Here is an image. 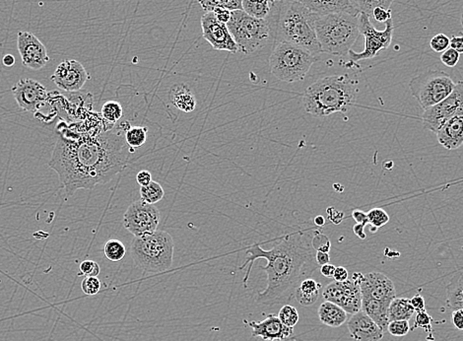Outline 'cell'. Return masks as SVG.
<instances>
[{
	"label": "cell",
	"mask_w": 463,
	"mask_h": 341,
	"mask_svg": "<svg viewBox=\"0 0 463 341\" xmlns=\"http://www.w3.org/2000/svg\"><path fill=\"white\" fill-rule=\"evenodd\" d=\"M387 331L393 336H405L410 331L409 321H391L387 326Z\"/></svg>",
	"instance_id": "obj_40"
},
{
	"label": "cell",
	"mask_w": 463,
	"mask_h": 341,
	"mask_svg": "<svg viewBox=\"0 0 463 341\" xmlns=\"http://www.w3.org/2000/svg\"><path fill=\"white\" fill-rule=\"evenodd\" d=\"M122 113H124L122 106L117 101L106 102L101 108V116L108 124L115 125V122H119L122 117Z\"/></svg>",
	"instance_id": "obj_35"
},
{
	"label": "cell",
	"mask_w": 463,
	"mask_h": 341,
	"mask_svg": "<svg viewBox=\"0 0 463 341\" xmlns=\"http://www.w3.org/2000/svg\"><path fill=\"white\" fill-rule=\"evenodd\" d=\"M2 63L7 68H11V66L15 65V58H14L13 54H6L3 59H2Z\"/></svg>",
	"instance_id": "obj_56"
},
{
	"label": "cell",
	"mask_w": 463,
	"mask_h": 341,
	"mask_svg": "<svg viewBox=\"0 0 463 341\" xmlns=\"http://www.w3.org/2000/svg\"><path fill=\"white\" fill-rule=\"evenodd\" d=\"M306 7L313 13L323 15V14L333 13V12H350L359 13L352 6L349 0H294Z\"/></svg>",
	"instance_id": "obj_22"
},
{
	"label": "cell",
	"mask_w": 463,
	"mask_h": 341,
	"mask_svg": "<svg viewBox=\"0 0 463 341\" xmlns=\"http://www.w3.org/2000/svg\"><path fill=\"white\" fill-rule=\"evenodd\" d=\"M124 134L119 129L95 136H58L49 166L60 177L67 196L107 184L127 167L134 149L127 145Z\"/></svg>",
	"instance_id": "obj_1"
},
{
	"label": "cell",
	"mask_w": 463,
	"mask_h": 341,
	"mask_svg": "<svg viewBox=\"0 0 463 341\" xmlns=\"http://www.w3.org/2000/svg\"><path fill=\"white\" fill-rule=\"evenodd\" d=\"M244 324L252 328V338H261L264 341H287L294 336V328H289L281 323L278 316L268 315L261 322L247 321Z\"/></svg>",
	"instance_id": "obj_18"
},
{
	"label": "cell",
	"mask_w": 463,
	"mask_h": 341,
	"mask_svg": "<svg viewBox=\"0 0 463 341\" xmlns=\"http://www.w3.org/2000/svg\"><path fill=\"white\" fill-rule=\"evenodd\" d=\"M321 284L315 279L306 278L300 283L295 292V300L304 307L315 304L320 298Z\"/></svg>",
	"instance_id": "obj_26"
},
{
	"label": "cell",
	"mask_w": 463,
	"mask_h": 341,
	"mask_svg": "<svg viewBox=\"0 0 463 341\" xmlns=\"http://www.w3.org/2000/svg\"><path fill=\"white\" fill-rule=\"evenodd\" d=\"M386 28L377 31L371 22L370 17L365 13H359V31L365 39V49L361 53L351 51L348 53L352 65L360 61L374 58L380 51H386L391 46L393 37V20L389 19L386 23Z\"/></svg>",
	"instance_id": "obj_10"
},
{
	"label": "cell",
	"mask_w": 463,
	"mask_h": 341,
	"mask_svg": "<svg viewBox=\"0 0 463 341\" xmlns=\"http://www.w3.org/2000/svg\"><path fill=\"white\" fill-rule=\"evenodd\" d=\"M315 224L318 227H323L325 225V218L323 216H316L315 218Z\"/></svg>",
	"instance_id": "obj_57"
},
{
	"label": "cell",
	"mask_w": 463,
	"mask_h": 341,
	"mask_svg": "<svg viewBox=\"0 0 463 341\" xmlns=\"http://www.w3.org/2000/svg\"><path fill=\"white\" fill-rule=\"evenodd\" d=\"M352 216H353L357 224L364 225V226H367L368 224V214L366 212L355 209L352 212Z\"/></svg>",
	"instance_id": "obj_52"
},
{
	"label": "cell",
	"mask_w": 463,
	"mask_h": 341,
	"mask_svg": "<svg viewBox=\"0 0 463 341\" xmlns=\"http://www.w3.org/2000/svg\"><path fill=\"white\" fill-rule=\"evenodd\" d=\"M335 269H336V267H335L334 265L327 264L321 265L320 272L323 276L327 277V278H332L333 276H334Z\"/></svg>",
	"instance_id": "obj_53"
},
{
	"label": "cell",
	"mask_w": 463,
	"mask_h": 341,
	"mask_svg": "<svg viewBox=\"0 0 463 341\" xmlns=\"http://www.w3.org/2000/svg\"><path fill=\"white\" fill-rule=\"evenodd\" d=\"M269 1H270V2H271V3H273H273H274V2H275V1H276V0H269Z\"/></svg>",
	"instance_id": "obj_58"
},
{
	"label": "cell",
	"mask_w": 463,
	"mask_h": 341,
	"mask_svg": "<svg viewBox=\"0 0 463 341\" xmlns=\"http://www.w3.org/2000/svg\"><path fill=\"white\" fill-rule=\"evenodd\" d=\"M17 47L22 65L26 68L40 70L49 61L47 47L33 33L19 31Z\"/></svg>",
	"instance_id": "obj_16"
},
{
	"label": "cell",
	"mask_w": 463,
	"mask_h": 341,
	"mask_svg": "<svg viewBox=\"0 0 463 341\" xmlns=\"http://www.w3.org/2000/svg\"><path fill=\"white\" fill-rule=\"evenodd\" d=\"M106 257L111 262H117L124 259L127 255V248L119 240H108L104 247Z\"/></svg>",
	"instance_id": "obj_34"
},
{
	"label": "cell",
	"mask_w": 463,
	"mask_h": 341,
	"mask_svg": "<svg viewBox=\"0 0 463 341\" xmlns=\"http://www.w3.org/2000/svg\"><path fill=\"white\" fill-rule=\"evenodd\" d=\"M460 54L455 49L448 47L444 53H441V61L448 68H455L460 61Z\"/></svg>",
	"instance_id": "obj_44"
},
{
	"label": "cell",
	"mask_w": 463,
	"mask_h": 341,
	"mask_svg": "<svg viewBox=\"0 0 463 341\" xmlns=\"http://www.w3.org/2000/svg\"><path fill=\"white\" fill-rule=\"evenodd\" d=\"M245 253L247 260L238 267L242 271L250 264L243 280L245 288L256 260H268V264L261 267L268 276V286L257 293L256 298L257 304L263 306L289 304L295 299V292L300 283L309 278L318 267L316 250L311 241H309L302 231L286 235L270 250H263L261 244H254Z\"/></svg>",
	"instance_id": "obj_2"
},
{
	"label": "cell",
	"mask_w": 463,
	"mask_h": 341,
	"mask_svg": "<svg viewBox=\"0 0 463 341\" xmlns=\"http://www.w3.org/2000/svg\"><path fill=\"white\" fill-rule=\"evenodd\" d=\"M174 243L165 231L134 237L131 246L132 260L138 269L149 273L169 271L174 260Z\"/></svg>",
	"instance_id": "obj_6"
},
{
	"label": "cell",
	"mask_w": 463,
	"mask_h": 341,
	"mask_svg": "<svg viewBox=\"0 0 463 341\" xmlns=\"http://www.w3.org/2000/svg\"><path fill=\"white\" fill-rule=\"evenodd\" d=\"M81 289L85 295L95 296L100 292L101 281L98 277L86 276L82 280Z\"/></svg>",
	"instance_id": "obj_38"
},
{
	"label": "cell",
	"mask_w": 463,
	"mask_h": 341,
	"mask_svg": "<svg viewBox=\"0 0 463 341\" xmlns=\"http://www.w3.org/2000/svg\"><path fill=\"white\" fill-rule=\"evenodd\" d=\"M372 17L380 23H386L387 20L391 19V9H384L382 7H377L373 11Z\"/></svg>",
	"instance_id": "obj_45"
},
{
	"label": "cell",
	"mask_w": 463,
	"mask_h": 341,
	"mask_svg": "<svg viewBox=\"0 0 463 341\" xmlns=\"http://www.w3.org/2000/svg\"><path fill=\"white\" fill-rule=\"evenodd\" d=\"M316 56L290 42H279L269 58L270 72L280 81H302L316 61Z\"/></svg>",
	"instance_id": "obj_7"
},
{
	"label": "cell",
	"mask_w": 463,
	"mask_h": 341,
	"mask_svg": "<svg viewBox=\"0 0 463 341\" xmlns=\"http://www.w3.org/2000/svg\"><path fill=\"white\" fill-rule=\"evenodd\" d=\"M212 12H213L215 17L220 22L227 24L230 21L232 11L228 10V9L215 8Z\"/></svg>",
	"instance_id": "obj_46"
},
{
	"label": "cell",
	"mask_w": 463,
	"mask_h": 341,
	"mask_svg": "<svg viewBox=\"0 0 463 341\" xmlns=\"http://www.w3.org/2000/svg\"><path fill=\"white\" fill-rule=\"evenodd\" d=\"M147 132L145 127H131L124 134L127 145L134 150L140 148L147 141Z\"/></svg>",
	"instance_id": "obj_33"
},
{
	"label": "cell",
	"mask_w": 463,
	"mask_h": 341,
	"mask_svg": "<svg viewBox=\"0 0 463 341\" xmlns=\"http://www.w3.org/2000/svg\"><path fill=\"white\" fill-rule=\"evenodd\" d=\"M318 315L321 323L330 328H340L347 321V312L345 310L330 301H325L320 305Z\"/></svg>",
	"instance_id": "obj_25"
},
{
	"label": "cell",
	"mask_w": 463,
	"mask_h": 341,
	"mask_svg": "<svg viewBox=\"0 0 463 341\" xmlns=\"http://www.w3.org/2000/svg\"><path fill=\"white\" fill-rule=\"evenodd\" d=\"M349 1L359 13L367 14L371 18L373 11L377 7L391 9V4L393 3L394 0H349Z\"/></svg>",
	"instance_id": "obj_30"
},
{
	"label": "cell",
	"mask_w": 463,
	"mask_h": 341,
	"mask_svg": "<svg viewBox=\"0 0 463 341\" xmlns=\"http://www.w3.org/2000/svg\"><path fill=\"white\" fill-rule=\"evenodd\" d=\"M13 93L21 110L30 113H36L49 98L46 87L30 78L19 80L13 86Z\"/></svg>",
	"instance_id": "obj_15"
},
{
	"label": "cell",
	"mask_w": 463,
	"mask_h": 341,
	"mask_svg": "<svg viewBox=\"0 0 463 341\" xmlns=\"http://www.w3.org/2000/svg\"><path fill=\"white\" fill-rule=\"evenodd\" d=\"M446 306L451 311L463 309V271L457 272L446 285Z\"/></svg>",
	"instance_id": "obj_27"
},
{
	"label": "cell",
	"mask_w": 463,
	"mask_h": 341,
	"mask_svg": "<svg viewBox=\"0 0 463 341\" xmlns=\"http://www.w3.org/2000/svg\"><path fill=\"white\" fill-rule=\"evenodd\" d=\"M242 2L243 0H198V3L205 12H212L215 8L243 10Z\"/></svg>",
	"instance_id": "obj_31"
},
{
	"label": "cell",
	"mask_w": 463,
	"mask_h": 341,
	"mask_svg": "<svg viewBox=\"0 0 463 341\" xmlns=\"http://www.w3.org/2000/svg\"><path fill=\"white\" fill-rule=\"evenodd\" d=\"M430 47L436 53H444L450 47V38L445 34H437L430 41Z\"/></svg>",
	"instance_id": "obj_42"
},
{
	"label": "cell",
	"mask_w": 463,
	"mask_h": 341,
	"mask_svg": "<svg viewBox=\"0 0 463 341\" xmlns=\"http://www.w3.org/2000/svg\"><path fill=\"white\" fill-rule=\"evenodd\" d=\"M136 181L140 187L147 186L152 182V175L147 170H141L136 175Z\"/></svg>",
	"instance_id": "obj_47"
},
{
	"label": "cell",
	"mask_w": 463,
	"mask_h": 341,
	"mask_svg": "<svg viewBox=\"0 0 463 341\" xmlns=\"http://www.w3.org/2000/svg\"><path fill=\"white\" fill-rule=\"evenodd\" d=\"M450 47L460 54H463V37L453 35L450 39Z\"/></svg>",
	"instance_id": "obj_51"
},
{
	"label": "cell",
	"mask_w": 463,
	"mask_h": 341,
	"mask_svg": "<svg viewBox=\"0 0 463 341\" xmlns=\"http://www.w3.org/2000/svg\"><path fill=\"white\" fill-rule=\"evenodd\" d=\"M273 6L277 10L276 20L269 23L277 42H290L315 56L321 54L315 28L316 14L294 0H276Z\"/></svg>",
	"instance_id": "obj_4"
},
{
	"label": "cell",
	"mask_w": 463,
	"mask_h": 341,
	"mask_svg": "<svg viewBox=\"0 0 463 341\" xmlns=\"http://www.w3.org/2000/svg\"><path fill=\"white\" fill-rule=\"evenodd\" d=\"M347 326L355 341H380L384 338V331L362 310L351 315Z\"/></svg>",
	"instance_id": "obj_20"
},
{
	"label": "cell",
	"mask_w": 463,
	"mask_h": 341,
	"mask_svg": "<svg viewBox=\"0 0 463 341\" xmlns=\"http://www.w3.org/2000/svg\"><path fill=\"white\" fill-rule=\"evenodd\" d=\"M362 276L363 274L356 272L352 279L343 283L333 281L323 291V297L325 301L339 305L347 314H356L362 310V293L360 288Z\"/></svg>",
	"instance_id": "obj_11"
},
{
	"label": "cell",
	"mask_w": 463,
	"mask_h": 341,
	"mask_svg": "<svg viewBox=\"0 0 463 341\" xmlns=\"http://www.w3.org/2000/svg\"><path fill=\"white\" fill-rule=\"evenodd\" d=\"M227 27L235 40L238 51L245 54L259 51L268 44L273 35L268 19L254 18L243 10L232 11Z\"/></svg>",
	"instance_id": "obj_8"
},
{
	"label": "cell",
	"mask_w": 463,
	"mask_h": 341,
	"mask_svg": "<svg viewBox=\"0 0 463 341\" xmlns=\"http://www.w3.org/2000/svg\"><path fill=\"white\" fill-rule=\"evenodd\" d=\"M100 265L94 260H84L79 265V276L98 277L100 274Z\"/></svg>",
	"instance_id": "obj_41"
},
{
	"label": "cell",
	"mask_w": 463,
	"mask_h": 341,
	"mask_svg": "<svg viewBox=\"0 0 463 341\" xmlns=\"http://www.w3.org/2000/svg\"><path fill=\"white\" fill-rule=\"evenodd\" d=\"M165 191L159 182L152 181L147 186L141 187V200L150 205H155L164 198Z\"/></svg>",
	"instance_id": "obj_32"
},
{
	"label": "cell",
	"mask_w": 463,
	"mask_h": 341,
	"mask_svg": "<svg viewBox=\"0 0 463 341\" xmlns=\"http://www.w3.org/2000/svg\"><path fill=\"white\" fill-rule=\"evenodd\" d=\"M316 264L318 265H325L330 264V253L316 252Z\"/></svg>",
	"instance_id": "obj_54"
},
{
	"label": "cell",
	"mask_w": 463,
	"mask_h": 341,
	"mask_svg": "<svg viewBox=\"0 0 463 341\" xmlns=\"http://www.w3.org/2000/svg\"><path fill=\"white\" fill-rule=\"evenodd\" d=\"M160 210L143 200L134 201L124 215V228L134 237H143L157 231Z\"/></svg>",
	"instance_id": "obj_12"
},
{
	"label": "cell",
	"mask_w": 463,
	"mask_h": 341,
	"mask_svg": "<svg viewBox=\"0 0 463 341\" xmlns=\"http://www.w3.org/2000/svg\"><path fill=\"white\" fill-rule=\"evenodd\" d=\"M354 77V75H353ZM352 75L320 78L307 88L303 96L304 111L315 118L346 113L355 104L359 81Z\"/></svg>",
	"instance_id": "obj_3"
},
{
	"label": "cell",
	"mask_w": 463,
	"mask_h": 341,
	"mask_svg": "<svg viewBox=\"0 0 463 341\" xmlns=\"http://www.w3.org/2000/svg\"><path fill=\"white\" fill-rule=\"evenodd\" d=\"M170 101L172 106L184 113H190L196 106V99L188 85L176 84L172 87L169 93Z\"/></svg>",
	"instance_id": "obj_24"
},
{
	"label": "cell",
	"mask_w": 463,
	"mask_h": 341,
	"mask_svg": "<svg viewBox=\"0 0 463 341\" xmlns=\"http://www.w3.org/2000/svg\"><path fill=\"white\" fill-rule=\"evenodd\" d=\"M411 305L414 308L415 312L424 311L425 309V299L421 295H415L412 299L410 300Z\"/></svg>",
	"instance_id": "obj_50"
},
{
	"label": "cell",
	"mask_w": 463,
	"mask_h": 341,
	"mask_svg": "<svg viewBox=\"0 0 463 341\" xmlns=\"http://www.w3.org/2000/svg\"><path fill=\"white\" fill-rule=\"evenodd\" d=\"M362 298L391 303L396 298V287L386 274L380 272H370L363 276L360 280Z\"/></svg>",
	"instance_id": "obj_19"
},
{
	"label": "cell",
	"mask_w": 463,
	"mask_h": 341,
	"mask_svg": "<svg viewBox=\"0 0 463 341\" xmlns=\"http://www.w3.org/2000/svg\"><path fill=\"white\" fill-rule=\"evenodd\" d=\"M315 28L321 53L336 56H348L355 44L359 31V13L333 12L316 14Z\"/></svg>",
	"instance_id": "obj_5"
},
{
	"label": "cell",
	"mask_w": 463,
	"mask_h": 341,
	"mask_svg": "<svg viewBox=\"0 0 463 341\" xmlns=\"http://www.w3.org/2000/svg\"><path fill=\"white\" fill-rule=\"evenodd\" d=\"M415 310L407 298H394L389 305V319L391 321H409L414 316Z\"/></svg>",
	"instance_id": "obj_28"
},
{
	"label": "cell",
	"mask_w": 463,
	"mask_h": 341,
	"mask_svg": "<svg viewBox=\"0 0 463 341\" xmlns=\"http://www.w3.org/2000/svg\"><path fill=\"white\" fill-rule=\"evenodd\" d=\"M88 79V72L82 63L75 59L63 61L51 77V81L65 92L79 91Z\"/></svg>",
	"instance_id": "obj_17"
},
{
	"label": "cell",
	"mask_w": 463,
	"mask_h": 341,
	"mask_svg": "<svg viewBox=\"0 0 463 341\" xmlns=\"http://www.w3.org/2000/svg\"><path fill=\"white\" fill-rule=\"evenodd\" d=\"M462 26H463V14H462Z\"/></svg>",
	"instance_id": "obj_59"
},
{
	"label": "cell",
	"mask_w": 463,
	"mask_h": 341,
	"mask_svg": "<svg viewBox=\"0 0 463 341\" xmlns=\"http://www.w3.org/2000/svg\"><path fill=\"white\" fill-rule=\"evenodd\" d=\"M281 323L289 328H295L299 323V312L298 310L292 305L286 304L281 308L279 314H278Z\"/></svg>",
	"instance_id": "obj_36"
},
{
	"label": "cell",
	"mask_w": 463,
	"mask_h": 341,
	"mask_svg": "<svg viewBox=\"0 0 463 341\" xmlns=\"http://www.w3.org/2000/svg\"><path fill=\"white\" fill-rule=\"evenodd\" d=\"M367 214L368 224L372 225L373 227H375L377 229L389 223V215L382 208H373Z\"/></svg>",
	"instance_id": "obj_37"
},
{
	"label": "cell",
	"mask_w": 463,
	"mask_h": 341,
	"mask_svg": "<svg viewBox=\"0 0 463 341\" xmlns=\"http://www.w3.org/2000/svg\"><path fill=\"white\" fill-rule=\"evenodd\" d=\"M432 317L428 314L426 310L417 312L416 316L414 328H424L425 331L432 336Z\"/></svg>",
	"instance_id": "obj_43"
},
{
	"label": "cell",
	"mask_w": 463,
	"mask_h": 341,
	"mask_svg": "<svg viewBox=\"0 0 463 341\" xmlns=\"http://www.w3.org/2000/svg\"><path fill=\"white\" fill-rule=\"evenodd\" d=\"M311 245L315 248L316 252L330 253V241L325 234L320 233V231H316L314 234L313 239H311Z\"/></svg>",
	"instance_id": "obj_39"
},
{
	"label": "cell",
	"mask_w": 463,
	"mask_h": 341,
	"mask_svg": "<svg viewBox=\"0 0 463 341\" xmlns=\"http://www.w3.org/2000/svg\"><path fill=\"white\" fill-rule=\"evenodd\" d=\"M463 110V81L455 83V89L445 100L424 111L423 127L437 134L453 116Z\"/></svg>",
	"instance_id": "obj_13"
},
{
	"label": "cell",
	"mask_w": 463,
	"mask_h": 341,
	"mask_svg": "<svg viewBox=\"0 0 463 341\" xmlns=\"http://www.w3.org/2000/svg\"><path fill=\"white\" fill-rule=\"evenodd\" d=\"M243 11L257 19H266L273 10V3L269 0H243Z\"/></svg>",
	"instance_id": "obj_29"
},
{
	"label": "cell",
	"mask_w": 463,
	"mask_h": 341,
	"mask_svg": "<svg viewBox=\"0 0 463 341\" xmlns=\"http://www.w3.org/2000/svg\"><path fill=\"white\" fill-rule=\"evenodd\" d=\"M439 143L448 150H455L463 144V110L453 116L437 132Z\"/></svg>",
	"instance_id": "obj_21"
},
{
	"label": "cell",
	"mask_w": 463,
	"mask_h": 341,
	"mask_svg": "<svg viewBox=\"0 0 463 341\" xmlns=\"http://www.w3.org/2000/svg\"><path fill=\"white\" fill-rule=\"evenodd\" d=\"M451 321L457 330L463 331V309L453 311Z\"/></svg>",
	"instance_id": "obj_48"
},
{
	"label": "cell",
	"mask_w": 463,
	"mask_h": 341,
	"mask_svg": "<svg viewBox=\"0 0 463 341\" xmlns=\"http://www.w3.org/2000/svg\"><path fill=\"white\" fill-rule=\"evenodd\" d=\"M202 35L216 51L236 54L238 47L232 37L227 24L220 22L213 12H206L202 18Z\"/></svg>",
	"instance_id": "obj_14"
},
{
	"label": "cell",
	"mask_w": 463,
	"mask_h": 341,
	"mask_svg": "<svg viewBox=\"0 0 463 341\" xmlns=\"http://www.w3.org/2000/svg\"><path fill=\"white\" fill-rule=\"evenodd\" d=\"M455 87L450 74L441 70H428L409 82L411 94L424 111L445 100Z\"/></svg>",
	"instance_id": "obj_9"
},
{
	"label": "cell",
	"mask_w": 463,
	"mask_h": 341,
	"mask_svg": "<svg viewBox=\"0 0 463 341\" xmlns=\"http://www.w3.org/2000/svg\"><path fill=\"white\" fill-rule=\"evenodd\" d=\"M353 231L358 238L362 239V240H365V239L367 238V235L365 234V226H364V225L356 224L355 226L353 227Z\"/></svg>",
	"instance_id": "obj_55"
},
{
	"label": "cell",
	"mask_w": 463,
	"mask_h": 341,
	"mask_svg": "<svg viewBox=\"0 0 463 341\" xmlns=\"http://www.w3.org/2000/svg\"><path fill=\"white\" fill-rule=\"evenodd\" d=\"M391 303L386 301L362 298V311L366 312L386 333L389 326V309Z\"/></svg>",
	"instance_id": "obj_23"
},
{
	"label": "cell",
	"mask_w": 463,
	"mask_h": 341,
	"mask_svg": "<svg viewBox=\"0 0 463 341\" xmlns=\"http://www.w3.org/2000/svg\"><path fill=\"white\" fill-rule=\"evenodd\" d=\"M332 278L334 279V281H337V283H343V281L348 280L349 272L343 267H336Z\"/></svg>",
	"instance_id": "obj_49"
}]
</instances>
